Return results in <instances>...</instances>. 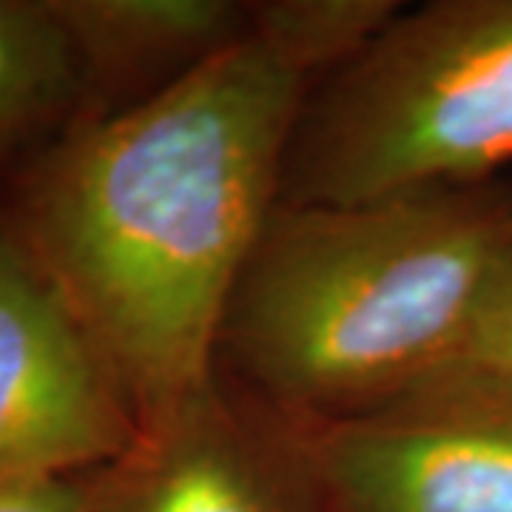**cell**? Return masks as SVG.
I'll list each match as a JSON object with an SVG mask.
<instances>
[{
    "label": "cell",
    "instance_id": "cell-4",
    "mask_svg": "<svg viewBox=\"0 0 512 512\" xmlns=\"http://www.w3.org/2000/svg\"><path fill=\"white\" fill-rule=\"evenodd\" d=\"M140 427L20 239L0 228V478L111 467Z\"/></svg>",
    "mask_w": 512,
    "mask_h": 512
},
{
    "label": "cell",
    "instance_id": "cell-3",
    "mask_svg": "<svg viewBox=\"0 0 512 512\" xmlns=\"http://www.w3.org/2000/svg\"><path fill=\"white\" fill-rule=\"evenodd\" d=\"M512 163V0L399 12L293 131L285 205L456 191Z\"/></svg>",
    "mask_w": 512,
    "mask_h": 512
},
{
    "label": "cell",
    "instance_id": "cell-7",
    "mask_svg": "<svg viewBox=\"0 0 512 512\" xmlns=\"http://www.w3.org/2000/svg\"><path fill=\"white\" fill-rule=\"evenodd\" d=\"M83 72L191 69L248 29L228 0H49Z\"/></svg>",
    "mask_w": 512,
    "mask_h": 512
},
{
    "label": "cell",
    "instance_id": "cell-9",
    "mask_svg": "<svg viewBox=\"0 0 512 512\" xmlns=\"http://www.w3.org/2000/svg\"><path fill=\"white\" fill-rule=\"evenodd\" d=\"M399 9L393 0H271L248 6V29L311 80L362 55Z\"/></svg>",
    "mask_w": 512,
    "mask_h": 512
},
{
    "label": "cell",
    "instance_id": "cell-6",
    "mask_svg": "<svg viewBox=\"0 0 512 512\" xmlns=\"http://www.w3.org/2000/svg\"><path fill=\"white\" fill-rule=\"evenodd\" d=\"M94 512H293L262 444L214 399L143 430L92 487Z\"/></svg>",
    "mask_w": 512,
    "mask_h": 512
},
{
    "label": "cell",
    "instance_id": "cell-1",
    "mask_svg": "<svg viewBox=\"0 0 512 512\" xmlns=\"http://www.w3.org/2000/svg\"><path fill=\"white\" fill-rule=\"evenodd\" d=\"M308 77L245 29L40 163L20 245L140 433L214 399V356L274 217Z\"/></svg>",
    "mask_w": 512,
    "mask_h": 512
},
{
    "label": "cell",
    "instance_id": "cell-8",
    "mask_svg": "<svg viewBox=\"0 0 512 512\" xmlns=\"http://www.w3.org/2000/svg\"><path fill=\"white\" fill-rule=\"evenodd\" d=\"M83 74L49 3L0 0V151L66 109Z\"/></svg>",
    "mask_w": 512,
    "mask_h": 512
},
{
    "label": "cell",
    "instance_id": "cell-2",
    "mask_svg": "<svg viewBox=\"0 0 512 512\" xmlns=\"http://www.w3.org/2000/svg\"><path fill=\"white\" fill-rule=\"evenodd\" d=\"M507 217L456 191L279 205L239 279L222 345L282 402H396L453 350Z\"/></svg>",
    "mask_w": 512,
    "mask_h": 512
},
{
    "label": "cell",
    "instance_id": "cell-5",
    "mask_svg": "<svg viewBox=\"0 0 512 512\" xmlns=\"http://www.w3.org/2000/svg\"><path fill=\"white\" fill-rule=\"evenodd\" d=\"M308 447L342 512H512V399L416 393Z\"/></svg>",
    "mask_w": 512,
    "mask_h": 512
},
{
    "label": "cell",
    "instance_id": "cell-11",
    "mask_svg": "<svg viewBox=\"0 0 512 512\" xmlns=\"http://www.w3.org/2000/svg\"><path fill=\"white\" fill-rule=\"evenodd\" d=\"M0 512H94V490L72 476L0 478Z\"/></svg>",
    "mask_w": 512,
    "mask_h": 512
},
{
    "label": "cell",
    "instance_id": "cell-10",
    "mask_svg": "<svg viewBox=\"0 0 512 512\" xmlns=\"http://www.w3.org/2000/svg\"><path fill=\"white\" fill-rule=\"evenodd\" d=\"M416 393H487L512 399V211L456 345L433 376L407 396Z\"/></svg>",
    "mask_w": 512,
    "mask_h": 512
}]
</instances>
